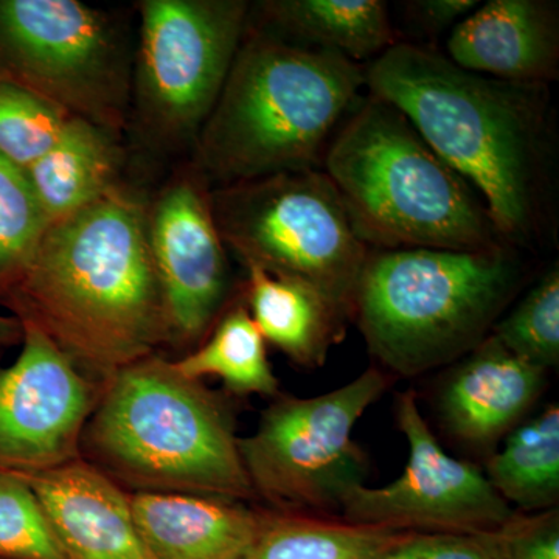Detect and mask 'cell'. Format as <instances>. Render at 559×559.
Segmentation results:
<instances>
[{"label":"cell","instance_id":"obj_1","mask_svg":"<svg viewBox=\"0 0 559 559\" xmlns=\"http://www.w3.org/2000/svg\"><path fill=\"white\" fill-rule=\"evenodd\" d=\"M146 218V202L119 183L50 224L3 305L105 384L170 341Z\"/></svg>","mask_w":559,"mask_h":559},{"label":"cell","instance_id":"obj_2","mask_svg":"<svg viewBox=\"0 0 559 559\" xmlns=\"http://www.w3.org/2000/svg\"><path fill=\"white\" fill-rule=\"evenodd\" d=\"M366 84L480 194L506 241L532 240L546 154V84L479 75L406 43L374 58Z\"/></svg>","mask_w":559,"mask_h":559},{"label":"cell","instance_id":"obj_3","mask_svg":"<svg viewBox=\"0 0 559 559\" xmlns=\"http://www.w3.org/2000/svg\"><path fill=\"white\" fill-rule=\"evenodd\" d=\"M362 86L366 70L358 62L248 25L194 142L198 175L205 183L227 187L320 170L334 130Z\"/></svg>","mask_w":559,"mask_h":559},{"label":"cell","instance_id":"obj_4","mask_svg":"<svg viewBox=\"0 0 559 559\" xmlns=\"http://www.w3.org/2000/svg\"><path fill=\"white\" fill-rule=\"evenodd\" d=\"M323 168L366 245L462 252L506 246L480 194L404 114L373 95L331 140Z\"/></svg>","mask_w":559,"mask_h":559},{"label":"cell","instance_id":"obj_5","mask_svg":"<svg viewBox=\"0 0 559 559\" xmlns=\"http://www.w3.org/2000/svg\"><path fill=\"white\" fill-rule=\"evenodd\" d=\"M83 437L103 473L142 491L223 500L255 492L226 407L154 355L106 382Z\"/></svg>","mask_w":559,"mask_h":559},{"label":"cell","instance_id":"obj_6","mask_svg":"<svg viewBox=\"0 0 559 559\" xmlns=\"http://www.w3.org/2000/svg\"><path fill=\"white\" fill-rule=\"evenodd\" d=\"M506 246L369 253L353 311L371 355L414 377L473 352L520 285Z\"/></svg>","mask_w":559,"mask_h":559},{"label":"cell","instance_id":"obj_7","mask_svg":"<svg viewBox=\"0 0 559 559\" xmlns=\"http://www.w3.org/2000/svg\"><path fill=\"white\" fill-rule=\"evenodd\" d=\"M224 246L242 261L353 311L369 250L322 170L283 173L209 191Z\"/></svg>","mask_w":559,"mask_h":559},{"label":"cell","instance_id":"obj_8","mask_svg":"<svg viewBox=\"0 0 559 559\" xmlns=\"http://www.w3.org/2000/svg\"><path fill=\"white\" fill-rule=\"evenodd\" d=\"M0 83L120 134L130 47L114 17L76 0H0Z\"/></svg>","mask_w":559,"mask_h":559},{"label":"cell","instance_id":"obj_9","mask_svg":"<svg viewBox=\"0 0 559 559\" xmlns=\"http://www.w3.org/2000/svg\"><path fill=\"white\" fill-rule=\"evenodd\" d=\"M132 94L139 127L153 143L197 142L248 31L245 0L139 3Z\"/></svg>","mask_w":559,"mask_h":559},{"label":"cell","instance_id":"obj_10","mask_svg":"<svg viewBox=\"0 0 559 559\" xmlns=\"http://www.w3.org/2000/svg\"><path fill=\"white\" fill-rule=\"evenodd\" d=\"M385 388V374L370 369L325 395L280 396L259 430L238 440L253 491L283 509L342 510L367 474L353 429Z\"/></svg>","mask_w":559,"mask_h":559},{"label":"cell","instance_id":"obj_11","mask_svg":"<svg viewBox=\"0 0 559 559\" xmlns=\"http://www.w3.org/2000/svg\"><path fill=\"white\" fill-rule=\"evenodd\" d=\"M399 423L409 443L404 473L382 488L353 489L342 503L348 522L400 532L491 533L516 518L476 466L441 450L412 392L400 396Z\"/></svg>","mask_w":559,"mask_h":559},{"label":"cell","instance_id":"obj_12","mask_svg":"<svg viewBox=\"0 0 559 559\" xmlns=\"http://www.w3.org/2000/svg\"><path fill=\"white\" fill-rule=\"evenodd\" d=\"M22 329L20 356L0 367V471L31 476L79 459L97 395L50 337Z\"/></svg>","mask_w":559,"mask_h":559},{"label":"cell","instance_id":"obj_13","mask_svg":"<svg viewBox=\"0 0 559 559\" xmlns=\"http://www.w3.org/2000/svg\"><path fill=\"white\" fill-rule=\"evenodd\" d=\"M198 173L171 180L148 205V242L167 311L170 341L191 342L209 329L226 297V246Z\"/></svg>","mask_w":559,"mask_h":559},{"label":"cell","instance_id":"obj_14","mask_svg":"<svg viewBox=\"0 0 559 559\" xmlns=\"http://www.w3.org/2000/svg\"><path fill=\"white\" fill-rule=\"evenodd\" d=\"M21 477L38 498L66 559H153L135 528L130 496L97 466L76 459Z\"/></svg>","mask_w":559,"mask_h":559},{"label":"cell","instance_id":"obj_15","mask_svg":"<svg viewBox=\"0 0 559 559\" xmlns=\"http://www.w3.org/2000/svg\"><path fill=\"white\" fill-rule=\"evenodd\" d=\"M447 49L469 72L546 84L558 70L557 9L543 0H489L455 24Z\"/></svg>","mask_w":559,"mask_h":559},{"label":"cell","instance_id":"obj_16","mask_svg":"<svg viewBox=\"0 0 559 559\" xmlns=\"http://www.w3.org/2000/svg\"><path fill=\"white\" fill-rule=\"evenodd\" d=\"M130 503L153 559H245L264 518L231 500L179 492L139 491Z\"/></svg>","mask_w":559,"mask_h":559},{"label":"cell","instance_id":"obj_17","mask_svg":"<svg viewBox=\"0 0 559 559\" xmlns=\"http://www.w3.org/2000/svg\"><path fill=\"white\" fill-rule=\"evenodd\" d=\"M543 384V369L488 336L469 352L443 390L444 425L469 443L499 439L535 403Z\"/></svg>","mask_w":559,"mask_h":559},{"label":"cell","instance_id":"obj_18","mask_svg":"<svg viewBox=\"0 0 559 559\" xmlns=\"http://www.w3.org/2000/svg\"><path fill=\"white\" fill-rule=\"evenodd\" d=\"M117 138L106 128L70 117L55 145L24 170L49 226L119 186Z\"/></svg>","mask_w":559,"mask_h":559},{"label":"cell","instance_id":"obj_19","mask_svg":"<svg viewBox=\"0 0 559 559\" xmlns=\"http://www.w3.org/2000/svg\"><path fill=\"white\" fill-rule=\"evenodd\" d=\"M257 5L260 32L308 49L334 51L358 64L395 44L388 5L381 0H267Z\"/></svg>","mask_w":559,"mask_h":559},{"label":"cell","instance_id":"obj_20","mask_svg":"<svg viewBox=\"0 0 559 559\" xmlns=\"http://www.w3.org/2000/svg\"><path fill=\"white\" fill-rule=\"evenodd\" d=\"M246 270L250 316L263 340L300 366H323L331 345L340 341L344 316L304 283L257 266Z\"/></svg>","mask_w":559,"mask_h":559},{"label":"cell","instance_id":"obj_21","mask_svg":"<svg viewBox=\"0 0 559 559\" xmlns=\"http://www.w3.org/2000/svg\"><path fill=\"white\" fill-rule=\"evenodd\" d=\"M409 533L348 521L264 516L245 559H378Z\"/></svg>","mask_w":559,"mask_h":559},{"label":"cell","instance_id":"obj_22","mask_svg":"<svg viewBox=\"0 0 559 559\" xmlns=\"http://www.w3.org/2000/svg\"><path fill=\"white\" fill-rule=\"evenodd\" d=\"M491 487L506 502L543 509L559 495V409L551 406L511 433L502 452L488 463Z\"/></svg>","mask_w":559,"mask_h":559},{"label":"cell","instance_id":"obj_23","mask_svg":"<svg viewBox=\"0 0 559 559\" xmlns=\"http://www.w3.org/2000/svg\"><path fill=\"white\" fill-rule=\"evenodd\" d=\"M173 366L187 380L219 378L240 395H277L278 392V380L267 360L263 336L246 307L227 312L201 348Z\"/></svg>","mask_w":559,"mask_h":559},{"label":"cell","instance_id":"obj_24","mask_svg":"<svg viewBox=\"0 0 559 559\" xmlns=\"http://www.w3.org/2000/svg\"><path fill=\"white\" fill-rule=\"evenodd\" d=\"M49 224L27 175L0 154V305H5Z\"/></svg>","mask_w":559,"mask_h":559},{"label":"cell","instance_id":"obj_25","mask_svg":"<svg viewBox=\"0 0 559 559\" xmlns=\"http://www.w3.org/2000/svg\"><path fill=\"white\" fill-rule=\"evenodd\" d=\"M491 334L518 358L546 370L559 360V271L551 270Z\"/></svg>","mask_w":559,"mask_h":559},{"label":"cell","instance_id":"obj_26","mask_svg":"<svg viewBox=\"0 0 559 559\" xmlns=\"http://www.w3.org/2000/svg\"><path fill=\"white\" fill-rule=\"evenodd\" d=\"M69 120L51 103L0 83V154L22 170L55 145Z\"/></svg>","mask_w":559,"mask_h":559},{"label":"cell","instance_id":"obj_27","mask_svg":"<svg viewBox=\"0 0 559 559\" xmlns=\"http://www.w3.org/2000/svg\"><path fill=\"white\" fill-rule=\"evenodd\" d=\"M0 559H66L35 492L0 471Z\"/></svg>","mask_w":559,"mask_h":559},{"label":"cell","instance_id":"obj_28","mask_svg":"<svg viewBox=\"0 0 559 559\" xmlns=\"http://www.w3.org/2000/svg\"><path fill=\"white\" fill-rule=\"evenodd\" d=\"M378 559H500V530L491 533H415Z\"/></svg>","mask_w":559,"mask_h":559},{"label":"cell","instance_id":"obj_29","mask_svg":"<svg viewBox=\"0 0 559 559\" xmlns=\"http://www.w3.org/2000/svg\"><path fill=\"white\" fill-rule=\"evenodd\" d=\"M500 559H559V532L554 514L514 518L500 528Z\"/></svg>","mask_w":559,"mask_h":559},{"label":"cell","instance_id":"obj_30","mask_svg":"<svg viewBox=\"0 0 559 559\" xmlns=\"http://www.w3.org/2000/svg\"><path fill=\"white\" fill-rule=\"evenodd\" d=\"M414 5L421 13L423 20L440 28L454 24L459 20H465L479 7V2L476 0H421Z\"/></svg>","mask_w":559,"mask_h":559},{"label":"cell","instance_id":"obj_31","mask_svg":"<svg viewBox=\"0 0 559 559\" xmlns=\"http://www.w3.org/2000/svg\"><path fill=\"white\" fill-rule=\"evenodd\" d=\"M22 334H24V329H22L21 320L14 316L7 318V316L0 314V347L20 344Z\"/></svg>","mask_w":559,"mask_h":559}]
</instances>
